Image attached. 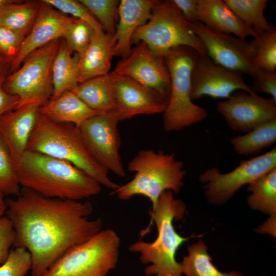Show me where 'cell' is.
I'll return each mask as SVG.
<instances>
[{
    "label": "cell",
    "mask_w": 276,
    "mask_h": 276,
    "mask_svg": "<svg viewBox=\"0 0 276 276\" xmlns=\"http://www.w3.org/2000/svg\"><path fill=\"white\" fill-rule=\"evenodd\" d=\"M120 238L111 228L68 249L43 276H106L118 262Z\"/></svg>",
    "instance_id": "8"
},
{
    "label": "cell",
    "mask_w": 276,
    "mask_h": 276,
    "mask_svg": "<svg viewBox=\"0 0 276 276\" xmlns=\"http://www.w3.org/2000/svg\"><path fill=\"white\" fill-rule=\"evenodd\" d=\"M186 210L185 203L176 199L171 191L160 196L156 206L150 210L148 227L140 232L141 238L150 232L153 222L157 230L156 239L151 242L137 240L129 247L130 251L140 254V259L149 264L144 270L147 276H182L179 262L176 260L178 249L185 242L197 236H180L175 229L174 220H180Z\"/></svg>",
    "instance_id": "3"
},
{
    "label": "cell",
    "mask_w": 276,
    "mask_h": 276,
    "mask_svg": "<svg viewBox=\"0 0 276 276\" xmlns=\"http://www.w3.org/2000/svg\"><path fill=\"white\" fill-rule=\"evenodd\" d=\"M27 150L66 161L113 191L119 186L89 153L74 124L54 121L39 112Z\"/></svg>",
    "instance_id": "4"
},
{
    "label": "cell",
    "mask_w": 276,
    "mask_h": 276,
    "mask_svg": "<svg viewBox=\"0 0 276 276\" xmlns=\"http://www.w3.org/2000/svg\"><path fill=\"white\" fill-rule=\"evenodd\" d=\"M14 230L9 219L5 215L0 218V265L7 259L14 245Z\"/></svg>",
    "instance_id": "38"
},
{
    "label": "cell",
    "mask_w": 276,
    "mask_h": 276,
    "mask_svg": "<svg viewBox=\"0 0 276 276\" xmlns=\"http://www.w3.org/2000/svg\"><path fill=\"white\" fill-rule=\"evenodd\" d=\"M100 24L105 33L113 34L117 25L119 1L79 0Z\"/></svg>",
    "instance_id": "32"
},
{
    "label": "cell",
    "mask_w": 276,
    "mask_h": 276,
    "mask_svg": "<svg viewBox=\"0 0 276 276\" xmlns=\"http://www.w3.org/2000/svg\"><path fill=\"white\" fill-rule=\"evenodd\" d=\"M41 1L39 14L11 64V72L16 71L25 59L34 51L61 38L67 25L73 18Z\"/></svg>",
    "instance_id": "17"
},
{
    "label": "cell",
    "mask_w": 276,
    "mask_h": 276,
    "mask_svg": "<svg viewBox=\"0 0 276 276\" xmlns=\"http://www.w3.org/2000/svg\"><path fill=\"white\" fill-rule=\"evenodd\" d=\"M11 62L0 55V77H7L11 72Z\"/></svg>",
    "instance_id": "41"
},
{
    "label": "cell",
    "mask_w": 276,
    "mask_h": 276,
    "mask_svg": "<svg viewBox=\"0 0 276 276\" xmlns=\"http://www.w3.org/2000/svg\"><path fill=\"white\" fill-rule=\"evenodd\" d=\"M185 20L190 24L199 21L198 0H172Z\"/></svg>",
    "instance_id": "39"
},
{
    "label": "cell",
    "mask_w": 276,
    "mask_h": 276,
    "mask_svg": "<svg viewBox=\"0 0 276 276\" xmlns=\"http://www.w3.org/2000/svg\"><path fill=\"white\" fill-rule=\"evenodd\" d=\"M112 72L130 78L169 100L171 80L165 59L154 54L143 41L119 60Z\"/></svg>",
    "instance_id": "15"
},
{
    "label": "cell",
    "mask_w": 276,
    "mask_h": 276,
    "mask_svg": "<svg viewBox=\"0 0 276 276\" xmlns=\"http://www.w3.org/2000/svg\"><path fill=\"white\" fill-rule=\"evenodd\" d=\"M110 76L120 121L139 114L163 113L168 100L163 95L128 77L112 72Z\"/></svg>",
    "instance_id": "16"
},
{
    "label": "cell",
    "mask_w": 276,
    "mask_h": 276,
    "mask_svg": "<svg viewBox=\"0 0 276 276\" xmlns=\"http://www.w3.org/2000/svg\"><path fill=\"white\" fill-rule=\"evenodd\" d=\"M156 0H122L118 6V22L114 35V56L127 57L132 50V37L136 30L150 19Z\"/></svg>",
    "instance_id": "19"
},
{
    "label": "cell",
    "mask_w": 276,
    "mask_h": 276,
    "mask_svg": "<svg viewBox=\"0 0 276 276\" xmlns=\"http://www.w3.org/2000/svg\"><path fill=\"white\" fill-rule=\"evenodd\" d=\"M6 77H0V117L6 112L15 109L19 104V98L6 92L3 84Z\"/></svg>",
    "instance_id": "40"
},
{
    "label": "cell",
    "mask_w": 276,
    "mask_h": 276,
    "mask_svg": "<svg viewBox=\"0 0 276 276\" xmlns=\"http://www.w3.org/2000/svg\"><path fill=\"white\" fill-rule=\"evenodd\" d=\"M248 205L270 216L276 214V168L260 176L247 186Z\"/></svg>",
    "instance_id": "27"
},
{
    "label": "cell",
    "mask_w": 276,
    "mask_h": 276,
    "mask_svg": "<svg viewBox=\"0 0 276 276\" xmlns=\"http://www.w3.org/2000/svg\"><path fill=\"white\" fill-rule=\"evenodd\" d=\"M141 41L163 57L170 50L182 46L193 49L199 56H208L201 40L172 0L157 1L150 19L132 36V43Z\"/></svg>",
    "instance_id": "7"
},
{
    "label": "cell",
    "mask_w": 276,
    "mask_h": 276,
    "mask_svg": "<svg viewBox=\"0 0 276 276\" xmlns=\"http://www.w3.org/2000/svg\"><path fill=\"white\" fill-rule=\"evenodd\" d=\"M120 121L116 110L89 118L79 127L82 140L93 157L108 171L120 177L126 175L120 154Z\"/></svg>",
    "instance_id": "11"
},
{
    "label": "cell",
    "mask_w": 276,
    "mask_h": 276,
    "mask_svg": "<svg viewBox=\"0 0 276 276\" xmlns=\"http://www.w3.org/2000/svg\"><path fill=\"white\" fill-rule=\"evenodd\" d=\"M251 88L257 93L269 95L276 101V72L260 70L252 78Z\"/></svg>",
    "instance_id": "37"
},
{
    "label": "cell",
    "mask_w": 276,
    "mask_h": 276,
    "mask_svg": "<svg viewBox=\"0 0 276 276\" xmlns=\"http://www.w3.org/2000/svg\"><path fill=\"white\" fill-rule=\"evenodd\" d=\"M41 1L0 0V25L25 36L39 14Z\"/></svg>",
    "instance_id": "25"
},
{
    "label": "cell",
    "mask_w": 276,
    "mask_h": 276,
    "mask_svg": "<svg viewBox=\"0 0 276 276\" xmlns=\"http://www.w3.org/2000/svg\"><path fill=\"white\" fill-rule=\"evenodd\" d=\"M183 163L174 154L151 149L140 150L129 162L128 170L134 172L132 179L112 192L121 200H128L135 195L147 197L153 210L163 192L178 193L184 186L186 175Z\"/></svg>",
    "instance_id": "5"
},
{
    "label": "cell",
    "mask_w": 276,
    "mask_h": 276,
    "mask_svg": "<svg viewBox=\"0 0 276 276\" xmlns=\"http://www.w3.org/2000/svg\"><path fill=\"white\" fill-rule=\"evenodd\" d=\"M26 36L0 25V55L12 63Z\"/></svg>",
    "instance_id": "36"
},
{
    "label": "cell",
    "mask_w": 276,
    "mask_h": 276,
    "mask_svg": "<svg viewBox=\"0 0 276 276\" xmlns=\"http://www.w3.org/2000/svg\"><path fill=\"white\" fill-rule=\"evenodd\" d=\"M190 24L203 43L207 55L215 63L252 78L261 70L255 62L251 41L217 31L199 21Z\"/></svg>",
    "instance_id": "12"
},
{
    "label": "cell",
    "mask_w": 276,
    "mask_h": 276,
    "mask_svg": "<svg viewBox=\"0 0 276 276\" xmlns=\"http://www.w3.org/2000/svg\"><path fill=\"white\" fill-rule=\"evenodd\" d=\"M116 43L114 34L95 33L86 50L79 57V83L110 73Z\"/></svg>",
    "instance_id": "21"
},
{
    "label": "cell",
    "mask_w": 276,
    "mask_h": 276,
    "mask_svg": "<svg viewBox=\"0 0 276 276\" xmlns=\"http://www.w3.org/2000/svg\"><path fill=\"white\" fill-rule=\"evenodd\" d=\"M64 14L83 20L98 33L104 32L102 27L90 13L87 9L79 1L75 0H43Z\"/></svg>",
    "instance_id": "35"
},
{
    "label": "cell",
    "mask_w": 276,
    "mask_h": 276,
    "mask_svg": "<svg viewBox=\"0 0 276 276\" xmlns=\"http://www.w3.org/2000/svg\"><path fill=\"white\" fill-rule=\"evenodd\" d=\"M79 56L71 54L63 38L52 65L53 91L50 99H55L66 91H72L79 84Z\"/></svg>",
    "instance_id": "23"
},
{
    "label": "cell",
    "mask_w": 276,
    "mask_h": 276,
    "mask_svg": "<svg viewBox=\"0 0 276 276\" xmlns=\"http://www.w3.org/2000/svg\"><path fill=\"white\" fill-rule=\"evenodd\" d=\"M238 90L255 93L246 82L243 74L222 66L208 56H199L191 75V98L204 96L215 99H227Z\"/></svg>",
    "instance_id": "13"
},
{
    "label": "cell",
    "mask_w": 276,
    "mask_h": 276,
    "mask_svg": "<svg viewBox=\"0 0 276 276\" xmlns=\"http://www.w3.org/2000/svg\"><path fill=\"white\" fill-rule=\"evenodd\" d=\"M15 164L9 151L0 137V192L5 195L18 196L21 189Z\"/></svg>",
    "instance_id": "33"
},
{
    "label": "cell",
    "mask_w": 276,
    "mask_h": 276,
    "mask_svg": "<svg viewBox=\"0 0 276 276\" xmlns=\"http://www.w3.org/2000/svg\"><path fill=\"white\" fill-rule=\"evenodd\" d=\"M39 113L53 121L72 123L79 127L89 118L102 112L91 109L72 91H66L40 106Z\"/></svg>",
    "instance_id": "22"
},
{
    "label": "cell",
    "mask_w": 276,
    "mask_h": 276,
    "mask_svg": "<svg viewBox=\"0 0 276 276\" xmlns=\"http://www.w3.org/2000/svg\"><path fill=\"white\" fill-rule=\"evenodd\" d=\"M72 91L93 110L100 112L116 110L110 73L81 82Z\"/></svg>",
    "instance_id": "24"
},
{
    "label": "cell",
    "mask_w": 276,
    "mask_h": 276,
    "mask_svg": "<svg viewBox=\"0 0 276 276\" xmlns=\"http://www.w3.org/2000/svg\"><path fill=\"white\" fill-rule=\"evenodd\" d=\"M276 168V148L247 160L228 172L217 167L204 170L199 177L204 184V194L211 204L221 205L228 201L243 186Z\"/></svg>",
    "instance_id": "10"
},
{
    "label": "cell",
    "mask_w": 276,
    "mask_h": 276,
    "mask_svg": "<svg viewBox=\"0 0 276 276\" xmlns=\"http://www.w3.org/2000/svg\"><path fill=\"white\" fill-rule=\"evenodd\" d=\"M181 271L186 276H243L237 271L222 272L212 263L208 247L200 240L188 247V255L179 262Z\"/></svg>",
    "instance_id": "26"
},
{
    "label": "cell",
    "mask_w": 276,
    "mask_h": 276,
    "mask_svg": "<svg viewBox=\"0 0 276 276\" xmlns=\"http://www.w3.org/2000/svg\"><path fill=\"white\" fill-rule=\"evenodd\" d=\"M60 41L56 39L31 53L21 66L6 77L3 88L18 97L16 108L34 104L41 106L51 98L52 65Z\"/></svg>",
    "instance_id": "9"
},
{
    "label": "cell",
    "mask_w": 276,
    "mask_h": 276,
    "mask_svg": "<svg viewBox=\"0 0 276 276\" xmlns=\"http://www.w3.org/2000/svg\"><path fill=\"white\" fill-rule=\"evenodd\" d=\"M20 186L48 198L79 200L98 194L101 185L73 164L27 150L15 165Z\"/></svg>",
    "instance_id": "2"
},
{
    "label": "cell",
    "mask_w": 276,
    "mask_h": 276,
    "mask_svg": "<svg viewBox=\"0 0 276 276\" xmlns=\"http://www.w3.org/2000/svg\"><path fill=\"white\" fill-rule=\"evenodd\" d=\"M4 197L5 195L0 192V218L5 215L7 208L6 200Z\"/></svg>",
    "instance_id": "42"
},
{
    "label": "cell",
    "mask_w": 276,
    "mask_h": 276,
    "mask_svg": "<svg viewBox=\"0 0 276 276\" xmlns=\"http://www.w3.org/2000/svg\"><path fill=\"white\" fill-rule=\"evenodd\" d=\"M14 247L0 265V276H26L31 269L32 260L29 251L24 247Z\"/></svg>",
    "instance_id": "34"
},
{
    "label": "cell",
    "mask_w": 276,
    "mask_h": 276,
    "mask_svg": "<svg viewBox=\"0 0 276 276\" xmlns=\"http://www.w3.org/2000/svg\"><path fill=\"white\" fill-rule=\"evenodd\" d=\"M40 107L34 104L17 107L0 117V137L6 145L15 165L27 150Z\"/></svg>",
    "instance_id": "18"
},
{
    "label": "cell",
    "mask_w": 276,
    "mask_h": 276,
    "mask_svg": "<svg viewBox=\"0 0 276 276\" xmlns=\"http://www.w3.org/2000/svg\"><path fill=\"white\" fill-rule=\"evenodd\" d=\"M236 15L256 34L268 30V23L264 11L267 0H224Z\"/></svg>",
    "instance_id": "29"
},
{
    "label": "cell",
    "mask_w": 276,
    "mask_h": 276,
    "mask_svg": "<svg viewBox=\"0 0 276 276\" xmlns=\"http://www.w3.org/2000/svg\"><path fill=\"white\" fill-rule=\"evenodd\" d=\"M5 216L14 230V247L30 253V276H43L64 253L101 230V218L88 219L93 207L89 201L48 198L22 188L15 199L6 200Z\"/></svg>",
    "instance_id": "1"
},
{
    "label": "cell",
    "mask_w": 276,
    "mask_h": 276,
    "mask_svg": "<svg viewBox=\"0 0 276 276\" xmlns=\"http://www.w3.org/2000/svg\"><path fill=\"white\" fill-rule=\"evenodd\" d=\"M199 21L205 26L242 39L256 33L222 0H198Z\"/></svg>",
    "instance_id": "20"
},
{
    "label": "cell",
    "mask_w": 276,
    "mask_h": 276,
    "mask_svg": "<svg viewBox=\"0 0 276 276\" xmlns=\"http://www.w3.org/2000/svg\"><path fill=\"white\" fill-rule=\"evenodd\" d=\"M216 109L232 130L244 133L276 119V101L243 90L218 102Z\"/></svg>",
    "instance_id": "14"
},
{
    "label": "cell",
    "mask_w": 276,
    "mask_h": 276,
    "mask_svg": "<svg viewBox=\"0 0 276 276\" xmlns=\"http://www.w3.org/2000/svg\"><path fill=\"white\" fill-rule=\"evenodd\" d=\"M254 50L255 62L261 70L275 71L276 28L271 24L267 30L256 33L250 41Z\"/></svg>",
    "instance_id": "30"
},
{
    "label": "cell",
    "mask_w": 276,
    "mask_h": 276,
    "mask_svg": "<svg viewBox=\"0 0 276 276\" xmlns=\"http://www.w3.org/2000/svg\"><path fill=\"white\" fill-rule=\"evenodd\" d=\"M276 141V119L265 123L245 134L231 139L234 151L242 155H255Z\"/></svg>",
    "instance_id": "28"
},
{
    "label": "cell",
    "mask_w": 276,
    "mask_h": 276,
    "mask_svg": "<svg viewBox=\"0 0 276 276\" xmlns=\"http://www.w3.org/2000/svg\"><path fill=\"white\" fill-rule=\"evenodd\" d=\"M199 55L193 49L178 47L164 57L170 76V94L163 123L165 130L177 131L203 121L207 110L195 104L191 98V75Z\"/></svg>",
    "instance_id": "6"
},
{
    "label": "cell",
    "mask_w": 276,
    "mask_h": 276,
    "mask_svg": "<svg viewBox=\"0 0 276 276\" xmlns=\"http://www.w3.org/2000/svg\"><path fill=\"white\" fill-rule=\"evenodd\" d=\"M96 32L82 19L73 17L67 25L62 38L71 54L81 56L88 46Z\"/></svg>",
    "instance_id": "31"
}]
</instances>
